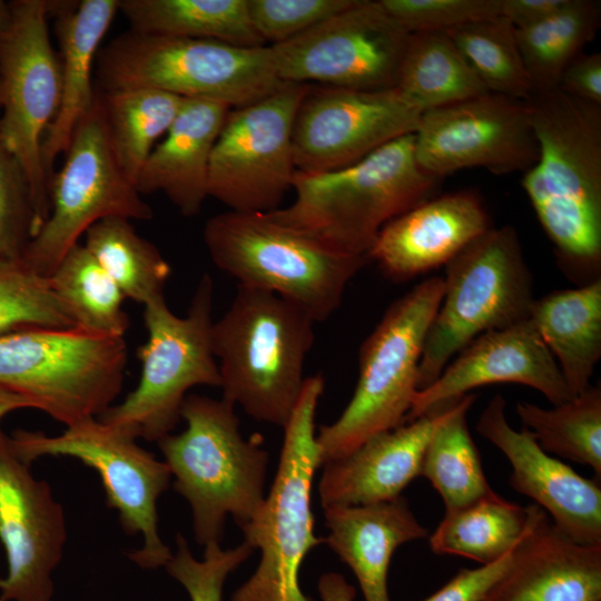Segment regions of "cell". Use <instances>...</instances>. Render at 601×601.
Masks as SVG:
<instances>
[{
    "label": "cell",
    "instance_id": "1",
    "mask_svg": "<svg viewBox=\"0 0 601 601\" xmlns=\"http://www.w3.org/2000/svg\"><path fill=\"white\" fill-rule=\"evenodd\" d=\"M525 104L539 158L521 185L559 267L589 284L601 278V105L560 89L533 91Z\"/></svg>",
    "mask_w": 601,
    "mask_h": 601
},
{
    "label": "cell",
    "instance_id": "2",
    "mask_svg": "<svg viewBox=\"0 0 601 601\" xmlns=\"http://www.w3.org/2000/svg\"><path fill=\"white\" fill-rule=\"evenodd\" d=\"M441 180L418 166L411 134L341 169L296 171L294 201L269 214L333 249L367 256L380 230L433 197Z\"/></svg>",
    "mask_w": 601,
    "mask_h": 601
},
{
    "label": "cell",
    "instance_id": "3",
    "mask_svg": "<svg viewBox=\"0 0 601 601\" xmlns=\"http://www.w3.org/2000/svg\"><path fill=\"white\" fill-rule=\"evenodd\" d=\"M314 323L288 300L238 285L228 309L213 325L223 398L254 420L283 428L306 378Z\"/></svg>",
    "mask_w": 601,
    "mask_h": 601
},
{
    "label": "cell",
    "instance_id": "4",
    "mask_svg": "<svg viewBox=\"0 0 601 601\" xmlns=\"http://www.w3.org/2000/svg\"><path fill=\"white\" fill-rule=\"evenodd\" d=\"M180 417L186 430L158 445L175 476L174 489L191 508L197 543H219L227 515L240 528L262 509L268 453L259 434L244 439L235 406L224 398L189 394Z\"/></svg>",
    "mask_w": 601,
    "mask_h": 601
},
{
    "label": "cell",
    "instance_id": "5",
    "mask_svg": "<svg viewBox=\"0 0 601 601\" xmlns=\"http://www.w3.org/2000/svg\"><path fill=\"white\" fill-rule=\"evenodd\" d=\"M204 243L215 266L238 285L275 294L326 321L348 283L370 260L333 249L269 213L227 210L206 221Z\"/></svg>",
    "mask_w": 601,
    "mask_h": 601
},
{
    "label": "cell",
    "instance_id": "6",
    "mask_svg": "<svg viewBox=\"0 0 601 601\" xmlns=\"http://www.w3.org/2000/svg\"><path fill=\"white\" fill-rule=\"evenodd\" d=\"M324 385L321 374L305 378L283 427L276 476L259 512L240 526L260 560L230 601H314L302 591L299 574L306 555L323 542L314 533L312 485L321 466L315 414Z\"/></svg>",
    "mask_w": 601,
    "mask_h": 601
},
{
    "label": "cell",
    "instance_id": "7",
    "mask_svg": "<svg viewBox=\"0 0 601 601\" xmlns=\"http://www.w3.org/2000/svg\"><path fill=\"white\" fill-rule=\"evenodd\" d=\"M101 91L151 88L238 108L274 92L278 79L269 46L242 47L129 30L98 52Z\"/></svg>",
    "mask_w": 601,
    "mask_h": 601
},
{
    "label": "cell",
    "instance_id": "8",
    "mask_svg": "<svg viewBox=\"0 0 601 601\" xmlns=\"http://www.w3.org/2000/svg\"><path fill=\"white\" fill-rule=\"evenodd\" d=\"M443 277H431L394 300L363 342L354 394L339 417L316 434L321 465L341 459L370 437L405 423L417 392L427 332L443 296Z\"/></svg>",
    "mask_w": 601,
    "mask_h": 601
},
{
    "label": "cell",
    "instance_id": "9",
    "mask_svg": "<svg viewBox=\"0 0 601 601\" xmlns=\"http://www.w3.org/2000/svg\"><path fill=\"white\" fill-rule=\"evenodd\" d=\"M443 296L426 335L417 391L475 337L530 316L532 276L516 230L491 227L445 265Z\"/></svg>",
    "mask_w": 601,
    "mask_h": 601
},
{
    "label": "cell",
    "instance_id": "10",
    "mask_svg": "<svg viewBox=\"0 0 601 601\" xmlns=\"http://www.w3.org/2000/svg\"><path fill=\"white\" fill-rule=\"evenodd\" d=\"M214 282L203 274L186 316H177L165 296L145 305L146 342L138 348V385L98 418L131 436L158 442L179 423L186 393L194 386L220 387L213 349Z\"/></svg>",
    "mask_w": 601,
    "mask_h": 601
},
{
    "label": "cell",
    "instance_id": "11",
    "mask_svg": "<svg viewBox=\"0 0 601 601\" xmlns=\"http://www.w3.org/2000/svg\"><path fill=\"white\" fill-rule=\"evenodd\" d=\"M127 365L124 337L79 327L0 335V386L67 426L98 417L119 395Z\"/></svg>",
    "mask_w": 601,
    "mask_h": 601
},
{
    "label": "cell",
    "instance_id": "12",
    "mask_svg": "<svg viewBox=\"0 0 601 601\" xmlns=\"http://www.w3.org/2000/svg\"><path fill=\"white\" fill-rule=\"evenodd\" d=\"M55 2H11L10 23L0 46V135L28 181L32 237L50 211V178L43 168L41 144L61 99L60 59L48 29Z\"/></svg>",
    "mask_w": 601,
    "mask_h": 601
},
{
    "label": "cell",
    "instance_id": "13",
    "mask_svg": "<svg viewBox=\"0 0 601 601\" xmlns=\"http://www.w3.org/2000/svg\"><path fill=\"white\" fill-rule=\"evenodd\" d=\"M65 156L50 180L49 215L21 257L27 267L46 277L99 220H149L154 215L115 158L99 92L77 125Z\"/></svg>",
    "mask_w": 601,
    "mask_h": 601
},
{
    "label": "cell",
    "instance_id": "14",
    "mask_svg": "<svg viewBox=\"0 0 601 601\" xmlns=\"http://www.w3.org/2000/svg\"><path fill=\"white\" fill-rule=\"evenodd\" d=\"M18 455L31 464L41 456H71L95 469L102 481L109 508L116 509L124 531L140 533L144 545L128 553L142 569L165 566L173 553L159 536L157 501L170 483L165 462L136 443V437L89 417L59 435L18 430L10 436Z\"/></svg>",
    "mask_w": 601,
    "mask_h": 601
},
{
    "label": "cell",
    "instance_id": "15",
    "mask_svg": "<svg viewBox=\"0 0 601 601\" xmlns=\"http://www.w3.org/2000/svg\"><path fill=\"white\" fill-rule=\"evenodd\" d=\"M309 86L283 82L268 96L229 110L210 157L209 197L239 213L279 208L297 171L292 134Z\"/></svg>",
    "mask_w": 601,
    "mask_h": 601
},
{
    "label": "cell",
    "instance_id": "16",
    "mask_svg": "<svg viewBox=\"0 0 601 601\" xmlns=\"http://www.w3.org/2000/svg\"><path fill=\"white\" fill-rule=\"evenodd\" d=\"M410 36L380 0H356L303 35L269 47L282 82L384 90L396 87Z\"/></svg>",
    "mask_w": 601,
    "mask_h": 601
},
{
    "label": "cell",
    "instance_id": "17",
    "mask_svg": "<svg viewBox=\"0 0 601 601\" xmlns=\"http://www.w3.org/2000/svg\"><path fill=\"white\" fill-rule=\"evenodd\" d=\"M423 112L396 88L311 85L293 126L296 170L326 173L356 164L382 146L415 134Z\"/></svg>",
    "mask_w": 601,
    "mask_h": 601
},
{
    "label": "cell",
    "instance_id": "18",
    "mask_svg": "<svg viewBox=\"0 0 601 601\" xmlns=\"http://www.w3.org/2000/svg\"><path fill=\"white\" fill-rule=\"evenodd\" d=\"M414 137L418 166L441 179L473 167L524 174L539 158L525 101L493 92L425 110Z\"/></svg>",
    "mask_w": 601,
    "mask_h": 601
},
{
    "label": "cell",
    "instance_id": "19",
    "mask_svg": "<svg viewBox=\"0 0 601 601\" xmlns=\"http://www.w3.org/2000/svg\"><path fill=\"white\" fill-rule=\"evenodd\" d=\"M30 465L0 430V541L8 562L0 601H51L67 540L63 510Z\"/></svg>",
    "mask_w": 601,
    "mask_h": 601
},
{
    "label": "cell",
    "instance_id": "20",
    "mask_svg": "<svg viewBox=\"0 0 601 601\" xmlns=\"http://www.w3.org/2000/svg\"><path fill=\"white\" fill-rule=\"evenodd\" d=\"M506 402L496 394L485 406L476 431L492 442L512 465L509 484L531 497L572 541L601 546V487L544 452L531 432L515 431L505 417Z\"/></svg>",
    "mask_w": 601,
    "mask_h": 601
},
{
    "label": "cell",
    "instance_id": "21",
    "mask_svg": "<svg viewBox=\"0 0 601 601\" xmlns=\"http://www.w3.org/2000/svg\"><path fill=\"white\" fill-rule=\"evenodd\" d=\"M495 383L530 386L552 405L573 398L554 357L528 318L470 342L434 382L415 393L405 423L476 387Z\"/></svg>",
    "mask_w": 601,
    "mask_h": 601
},
{
    "label": "cell",
    "instance_id": "22",
    "mask_svg": "<svg viewBox=\"0 0 601 601\" xmlns=\"http://www.w3.org/2000/svg\"><path fill=\"white\" fill-rule=\"evenodd\" d=\"M491 227L476 193L433 196L388 221L367 257L385 276L404 282L445 266Z\"/></svg>",
    "mask_w": 601,
    "mask_h": 601
},
{
    "label": "cell",
    "instance_id": "23",
    "mask_svg": "<svg viewBox=\"0 0 601 601\" xmlns=\"http://www.w3.org/2000/svg\"><path fill=\"white\" fill-rule=\"evenodd\" d=\"M601 546L559 531L535 506L512 566L481 601H600Z\"/></svg>",
    "mask_w": 601,
    "mask_h": 601
},
{
    "label": "cell",
    "instance_id": "24",
    "mask_svg": "<svg viewBox=\"0 0 601 601\" xmlns=\"http://www.w3.org/2000/svg\"><path fill=\"white\" fill-rule=\"evenodd\" d=\"M447 403L378 433L349 454L325 463L318 484L323 509L372 504L400 496L420 475L426 445Z\"/></svg>",
    "mask_w": 601,
    "mask_h": 601
},
{
    "label": "cell",
    "instance_id": "25",
    "mask_svg": "<svg viewBox=\"0 0 601 601\" xmlns=\"http://www.w3.org/2000/svg\"><path fill=\"white\" fill-rule=\"evenodd\" d=\"M230 109L211 100L185 98L135 181L138 193H162L184 216L198 214L209 197L210 157Z\"/></svg>",
    "mask_w": 601,
    "mask_h": 601
},
{
    "label": "cell",
    "instance_id": "26",
    "mask_svg": "<svg viewBox=\"0 0 601 601\" xmlns=\"http://www.w3.org/2000/svg\"><path fill=\"white\" fill-rule=\"evenodd\" d=\"M119 11V0L57 2L56 35L60 45L61 99L41 144L43 168L51 180L55 162L65 154L80 119L92 107L93 63L99 46Z\"/></svg>",
    "mask_w": 601,
    "mask_h": 601
},
{
    "label": "cell",
    "instance_id": "27",
    "mask_svg": "<svg viewBox=\"0 0 601 601\" xmlns=\"http://www.w3.org/2000/svg\"><path fill=\"white\" fill-rule=\"evenodd\" d=\"M325 543L355 574L365 601H391L387 572L395 550L426 530L402 495L383 502L324 509Z\"/></svg>",
    "mask_w": 601,
    "mask_h": 601
},
{
    "label": "cell",
    "instance_id": "28",
    "mask_svg": "<svg viewBox=\"0 0 601 601\" xmlns=\"http://www.w3.org/2000/svg\"><path fill=\"white\" fill-rule=\"evenodd\" d=\"M529 319L578 396L601 356V278L534 299Z\"/></svg>",
    "mask_w": 601,
    "mask_h": 601
},
{
    "label": "cell",
    "instance_id": "29",
    "mask_svg": "<svg viewBox=\"0 0 601 601\" xmlns=\"http://www.w3.org/2000/svg\"><path fill=\"white\" fill-rule=\"evenodd\" d=\"M130 30L155 36L208 39L262 47L247 0H119Z\"/></svg>",
    "mask_w": 601,
    "mask_h": 601
},
{
    "label": "cell",
    "instance_id": "30",
    "mask_svg": "<svg viewBox=\"0 0 601 601\" xmlns=\"http://www.w3.org/2000/svg\"><path fill=\"white\" fill-rule=\"evenodd\" d=\"M535 504L522 506L494 491L463 508L445 510L430 536L436 554L460 555L481 565L491 564L511 551L525 534Z\"/></svg>",
    "mask_w": 601,
    "mask_h": 601
},
{
    "label": "cell",
    "instance_id": "31",
    "mask_svg": "<svg viewBox=\"0 0 601 601\" xmlns=\"http://www.w3.org/2000/svg\"><path fill=\"white\" fill-rule=\"evenodd\" d=\"M474 401L475 395L469 393L447 403L423 455L420 475L439 492L445 510L463 508L493 492L467 427L466 413Z\"/></svg>",
    "mask_w": 601,
    "mask_h": 601
},
{
    "label": "cell",
    "instance_id": "32",
    "mask_svg": "<svg viewBox=\"0 0 601 601\" xmlns=\"http://www.w3.org/2000/svg\"><path fill=\"white\" fill-rule=\"evenodd\" d=\"M423 111L489 92L447 32L410 36L396 83Z\"/></svg>",
    "mask_w": 601,
    "mask_h": 601
},
{
    "label": "cell",
    "instance_id": "33",
    "mask_svg": "<svg viewBox=\"0 0 601 601\" xmlns=\"http://www.w3.org/2000/svg\"><path fill=\"white\" fill-rule=\"evenodd\" d=\"M99 96L115 158L135 184L149 154L171 126L185 98L151 88L100 91Z\"/></svg>",
    "mask_w": 601,
    "mask_h": 601
},
{
    "label": "cell",
    "instance_id": "34",
    "mask_svg": "<svg viewBox=\"0 0 601 601\" xmlns=\"http://www.w3.org/2000/svg\"><path fill=\"white\" fill-rule=\"evenodd\" d=\"M76 327L124 337L130 318L125 295L83 244H76L48 276Z\"/></svg>",
    "mask_w": 601,
    "mask_h": 601
},
{
    "label": "cell",
    "instance_id": "35",
    "mask_svg": "<svg viewBox=\"0 0 601 601\" xmlns=\"http://www.w3.org/2000/svg\"><path fill=\"white\" fill-rule=\"evenodd\" d=\"M601 23L600 2L566 0L548 19L515 29L518 46L533 91L558 89L564 68L594 38ZM532 91V92H533Z\"/></svg>",
    "mask_w": 601,
    "mask_h": 601
},
{
    "label": "cell",
    "instance_id": "36",
    "mask_svg": "<svg viewBox=\"0 0 601 601\" xmlns=\"http://www.w3.org/2000/svg\"><path fill=\"white\" fill-rule=\"evenodd\" d=\"M83 236L86 248L126 298L145 306L164 297L170 266L155 245L136 233L129 219H101Z\"/></svg>",
    "mask_w": 601,
    "mask_h": 601
},
{
    "label": "cell",
    "instance_id": "37",
    "mask_svg": "<svg viewBox=\"0 0 601 601\" xmlns=\"http://www.w3.org/2000/svg\"><path fill=\"white\" fill-rule=\"evenodd\" d=\"M515 411L540 447L563 459L589 465L601 479V387L590 385L570 401L542 408L519 402Z\"/></svg>",
    "mask_w": 601,
    "mask_h": 601
},
{
    "label": "cell",
    "instance_id": "38",
    "mask_svg": "<svg viewBox=\"0 0 601 601\" xmlns=\"http://www.w3.org/2000/svg\"><path fill=\"white\" fill-rule=\"evenodd\" d=\"M489 92L525 101L533 88L515 28L503 17L479 20L447 32Z\"/></svg>",
    "mask_w": 601,
    "mask_h": 601
},
{
    "label": "cell",
    "instance_id": "39",
    "mask_svg": "<svg viewBox=\"0 0 601 601\" xmlns=\"http://www.w3.org/2000/svg\"><path fill=\"white\" fill-rule=\"evenodd\" d=\"M76 327L49 278L21 259L0 256V335L29 328Z\"/></svg>",
    "mask_w": 601,
    "mask_h": 601
},
{
    "label": "cell",
    "instance_id": "40",
    "mask_svg": "<svg viewBox=\"0 0 601 601\" xmlns=\"http://www.w3.org/2000/svg\"><path fill=\"white\" fill-rule=\"evenodd\" d=\"M177 551L165 565L167 572L188 592L190 601H223L224 583L254 552L245 541L233 549L218 542L205 545L204 559L191 554L186 539L178 534Z\"/></svg>",
    "mask_w": 601,
    "mask_h": 601
},
{
    "label": "cell",
    "instance_id": "41",
    "mask_svg": "<svg viewBox=\"0 0 601 601\" xmlns=\"http://www.w3.org/2000/svg\"><path fill=\"white\" fill-rule=\"evenodd\" d=\"M356 0H247L250 22L270 46L292 40L339 13Z\"/></svg>",
    "mask_w": 601,
    "mask_h": 601
},
{
    "label": "cell",
    "instance_id": "42",
    "mask_svg": "<svg viewBox=\"0 0 601 601\" xmlns=\"http://www.w3.org/2000/svg\"><path fill=\"white\" fill-rule=\"evenodd\" d=\"M33 211L26 175L0 135V256L21 259L32 238Z\"/></svg>",
    "mask_w": 601,
    "mask_h": 601
},
{
    "label": "cell",
    "instance_id": "43",
    "mask_svg": "<svg viewBox=\"0 0 601 601\" xmlns=\"http://www.w3.org/2000/svg\"><path fill=\"white\" fill-rule=\"evenodd\" d=\"M410 33L450 32L467 23L499 17L501 0H380Z\"/></svg>",
    "mask_w": 601,
    "mask_h": 601
},
{
    "label": "cell",
    "instance_id": "44",
    "mask_svg": "<svg viewBox=\"0 0 601 601\" xmlns=\"http://www.w3.org/2000/svg\"><path fill=\"white\" fill-rule=\"evenodd\" d=\"M521 541L505 555L491 564L475 569H461L441 589L423 601H481L492 585L512 566Z\"/></svg>",
    "mask_w": 601,
    "mask_h": 601
},
{
    "label": "cell",
    "instance_id": "45",
    "mask_svg": "<svg viewBox=\"0 0 601 601\" xmlns=\"http://www.w3.org/2000/svg\"><path fill=\"white\" fill-rule=\"evenodd\" d=\"M558 89L573 98L601 105V55L581 52L577 56L564 68Z\"/></svg>",
    "mask_w": 601,
    "mask_h": 601
},
{
    "label": "cell",
    "instance_id": "46",
    "mask_svg": "<svg viewBox=\"0 0 601 601\" xmlns=\"http://www.w3.org/2000/svg\"><path fill=\"white\" fill-rule=\"evenodd\" d=\"M566 0H501L500 16L515 29L536 24L558 12Z\"/></svg>",
    "mask_w": 601,
    "mask_h": 601
},
{
    "label": "cell",
    "instance_id": "47",
    "mask_svg": "<svg viewBox=\"0 0 601 601\" xmlns=\"http://www.w3.org/2000/svg\"><path fill=\"white\" fill-rule=\"evenodd\" d=\"M318 593L322 601H354L355 588L337 572H327L318 579Z\"/></svg>",
    "mask_w": 601,
    "mask_h": 601
},
{
    "label": "cell",
    "instance_id": "48",
    "mask_svg": "<svg viewBox=\"0 0 601 601\" xmlns=\"http://www.w3.org/2000/svg\"><path fill=\"white\" fill-rule=\"evenodd\" d=\"M20 408H36V404L27 396L0 386V422L6 415Z\"/></svg>",
    "mask_w": 601,
    "mask_h": 601
},
{
    "label": "cell",
    "instance_id": "49",
    "mask_svg": "<svg viewBox=\"0 0 601 601\" xmlns=\"http://www.w3.org/2000/svg\"><path fill=\"white\" fill-rule=\"evenodd\" d=\"M11 6L0 0V46L10 23Z\"/></svg>",
    "mask_w": 601,
    "mask_h": 601
},
{
    "label": "cell",
    "instance_id": "50",
    "mask_svg": "<svg viewBox=\"0 0 601 601\" xmlns=\"http://www.w3.org/2000/svg\"><path fill=\"white\" fill-rule=\"evenodd\" d=\"M0 109H1V81H0Z\"/></svg>",
    "mask_w": 601,
    "mask_h": 601
}]
</instances>
